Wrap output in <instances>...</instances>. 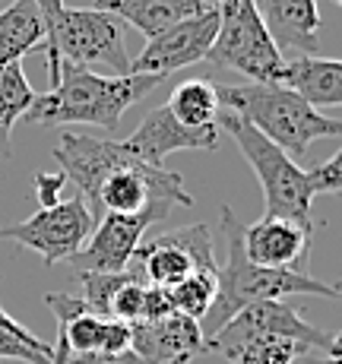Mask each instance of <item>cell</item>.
<instances>
[{
  "mask_svg": "<svg viewBox=\"0 0 342 364\" xmlns=\"http://www.w3.org/2000/svg\"><path fill=\"white\" fill-rule=\"evenodd\" d=\"M263 26L276 48L295 58H314L320 51V6L317 0H254Z\"/></svg>",
  "mask_w": 342,
  "mask_h": 364,
  "instance_id": "obj_16",
  "label": "cell"
},
{
  "mask_svg": "<svg viewBox=\"0 0 342 364\" xmlns=\"http://www.w3.org/2000/svg\"><path fill=\"white\" fill-rule=\"evenodd\" d=\"M333 291H336V301H342V279H339L336 285H333Z\"/></svg>",
  "mask_w": 342,
  "mask_h": 364,
  "instance_id": "obj_36",
  "label": "cell"
},
{
  "mask_svg": "<svg viewBox=\"0 0 342 364\" xmlns=\"http://www.w3.org/2000/svg\"><path fill=\"white\" fill-rule=\"evenodd\" d=\"M10 4H13V0H10Z\"/></svg>",
  "mask_w": 342,
  "mask_h": 364,
  "instance_id": "obj_39",
  "label": "cell"
},
{
  "mask_svg": "<svg viewBox=\"0 0 342 364\" xmlns=\"http://www.w3.org/2000/svg\"><path fill=\"white\" fill-rule=\"evenodd\" d=\"M54 352H51V364H70V348H67V339L64 333L58 330V342H54Z\"/></svg>",
  "mask_w": 342,
  "mask_h": 364,
  "instance_id": "obj_33",
  "label": "cell"
},
{
  "mask_svg": "<svg viewBox=\"0 0 342 364\" xmlns=\"http://www.w3.org/2000/svg\"><path fill=\"white\" fill-rule=\"evenodd\" d=\"M70 348V364H130V323L92 314L67 291L45 295Z\"/></svg>",
  "mask_w": 342,
  "mask_h": 364,
  "instance_id": "obj_8",
  "label": "cell"
},
{
  "mask_svg": "<svg viewBox=\"0 0 342 364\" xmlns=\"http://www.w3.org/2000/svg\"><path fill=\"white\" fill-rule=\"evenodd\" d=\"M171 364H191V358H174Z\"/></svg>",
  "mask_w": 342,
  "mask_h": 364,
  "instance_id": "obj_37",
  "label": "cell"
},
{
  "mask_svg": "<svg viewBox=\"0 0 342 364\" xmlns=\"http://www.w3.org/2000/svg\"><path fill=\"white\" fill-rule=\"evenodd\" d=\"M320 355H326V358H333V361H339L342 358V333L336 336H330V342H326V348Z\"/></svg>",
  "mask_w": 342,
  "mask_h": 364,
  "instance_id": "obj_34",
  "label": "cell"
},
{
  "mask_svg": "<svg viewBox=\"0 0 342 364\" xmlns=\"http://www.w3.org/2000/svg\"><path fill=\"white\" fill-rule=\"evenodd\" d=\"M32 4L35 6H38V13H41V16H45V26H48V29H51V26H54V19H58L60 16V10H64V0H32Z\"/></svg>",
  "mask_w": 342,
  "mask_h": 364,
  "instance_id": "obj_32",
  "label": "cell"
},
{
  "mask_svg": "<svg viewBox=\"0 0 342 364\" xmlns=\"http://www.w3.org/2000/svg\"><path fill=\"white\" fill-rule=\"evenodd\" d=\"M215 127L225 130L228 136L238 143L241 156L247 159V165L254 168L257 181L263 191V206L267 215L273 219H289L301 228H311V206H314V191L308 184V171L301 165H295V159H289L279 146L269 143L263 133H257L247 121H241L232 111H222L215 117Z\"/></svg>",
  "mask_w": 342,
  "mask_h": 364,
  "instance_id": "obj_5",
  "label": "cell"
},
{
  "mask_svg": "<svg viewBox=\"0 0 342 364\" xmlns=\"http://www.w3.org/2000/svg\"><path fill=\"white\" fill-rule=\"evenodd\" d=\"M54 162L60 168L58 171L64 174L70 184L76 187V197L86 200L89 213L95 215L99 222V191L102 184L121 168H137L143 165L134 152L127 149V143H117V139H102V136H89V133L80 130H64L58 136L51 149Z\"/></svg>",
  "mask_w": 342,
  "mask_h": 364,
  "instance_id": "obj_10",
  "label": "cell"
},
{
  "mask_svg": "<svg viewBox=\"0 0 342 364\" xmlns=\"http://www.w3.org/2000/svg\"><path fill=\"white\" fill-rule=\"evenodd\" d=\"M169 76H105L60 60L58 86L45 95H35L23 121L38 127H60V124H95L105 130H117L127 108L159 89Z\"/></svg>",
  "mask_w": 342,
  "mask_h": 364,
  "instance_id": "obj_1",
  "label": "cell"
},
{
  "mask_svg": "<svg viewBox=\"0 0 342 364\" xmlns=\"http://www.w3.org/2000/svg\"><path fill=\"white\" fill-rule=\"evenodd\" d=\"M165 108H169V114L181 127H191V130L215 127V117L222 114L219 95H215V82H209V80L178 82V86L171 89L169 102H165Z\"/></svg>",
  "mask_w": 342,
  "mask_h": 364,
  "instance_id": "obj_21",
  "label": "cell"
},
{
  "mask_svg": "<svg viewBox=\"0 0 342 364\" xmlns=\"http://www.w3.org/2000/svg\"><path fill=\"white\" fill-rule=\"evenodd\" d=\"M169 291H171V301H174V311L200 323V320L209 314V307L215 304V291H219V285H215V276L191 272L184 282H178Z\"/></svg>",
  "mask_w": 342,
  "mask_h": 364,
  "instance_id": "obj_24",
  "label": "cell"
},
{
  "mask_svg": "<svg viewBox=\"0 0 342 364\" xmlns=\"http://www.w3.org/2000/svg\"><path fill=\"white\" fill-rule=\"evenodd\" d=\"M95 232V215L89 213L86 200H60L51 209H38L29 219L16 225L0 228V241H13L19 247H29L41 257L48 266L60 260H73L86 247L89 235Z\"/></svg>",
  "mask_w": 342,
  "mask_h": 364,
  "instance_id": "obj_9",
  "label": "cell"
},
{
  "mask_svg": "<svg viewBox=\"0 0 342 364\" xmlns=\"http://www.w3.org/2000/svg\"><path fill=\"white\" fill-rule=\"evenodd\" d=\"M171 237L187 250V257L193 260L197 272H206V276H219V260H215L213 235H209V228H206V225H184V228H174Z\"/></svg>",
  "mask_w": 342,
  "mask_h": 364,
  "instance_id": "obj_27",
  "label": "cell"
},
{
  "mask_svg": "<svg viewBox=\"0 0 342 364\" xmlns=\"http://www.w3.org/2000/svg\"><path fill=\"white\" fill-rule=\"evenodd\" d=\"M48 54V76H51V89L58 86L60 60L82 70L105 76H130L134 73V60H130L127 48H124V32L111 13H102L95 6H64L54 26L48 29L45 41Z\"/></svg>",
  "mask_w": 342,
  "mask_h": 364,
  "instance_id": "obj_4",
  "label": "cell"
},
{
  "mask_svg": "<svg viewBox=\"0 0 342 364\" xmlns=\"http://www.w3.org/2000/svg\"><path fill=\"white\" fill-rule=\"evenodd\" d=\"M215 95H219L222 111H232L241 121H247L289 159H301L317 139L342 136V121L320 114L298 92L279 86V82L215 86Z\"/></svg>",
  "mask_w": 342,
  "mask_h": 364,
  "instance_id": "obj_3",
  "label": "cell"
},
{
  "mask_svg": "<svg viewBox=\"0 0 342 364\" xmlns=\"http://www.w3.org/2000/svg\"><path fill=\"white\" fill-rule=\"evenodd\" d=\"M174 311V301L169 289H156V285H146V298H143V320L139 323H156V320L171 317Z\"/></svg>",
  "mask_w": 342,
  "mask_h": 364,
  "instance_id": "obj_30",
  "label": "cell"
},
{
  "mask_svg": "<svg viewBox=\"0 0 342 364\" xmlns=\"http://www.w3.org/2000/svg\"><path fill=\"white\" fill-rule=\"evenodd\" d=\"M257 339H292L311 352H324L330 336L311 326L301 317V311H295L285 301H254V304L241 307L222 330L209 336L203 342V352H215L225 361H232L244 346Z\"/></svg>",
  "mask_w": 342,
  "mask_h": 364,
  "instance_id": "obj_7",
  "label": "cell"
},
{
  "mask_svg": "<svg viewBox=\"0 0 342 364\" xmlns=\"http://www.w3.org/2000/svg\"><path fill=\"white\" fill-rule=\"evenodd\" d=\"M215 35H219V10L209 6V10L197 13V16L184 19V23L171 26L169 32L146 41L143 54L134 60V73L171 76L184 67L200 64L213 51Z\"/></svg>",
  "mask_w": 342,
  "mask_h": 364,
  "instance_id": "obj_11",
  "label": "cell"
},
{
  "mask_svg": "<svg viewBox=\"0 0 342 364\" xmlns=\"http://www.w3.org/2000/svg\"><path fill=\"white\" fill-rule=\"evenodd\" d=\"M279 86L298 92L311 108H342V60L333 58H292L285 60Z\"/></svg>",
  "mask_w": 342,
  "mask_h": 364,
  "instance_id": "obj_17",
  "label": "cell"
},
{
  "mask_svg": "<svg viewBox=\"0 0 342 364\" xmlns=\"http://www.w3.org/2000/svg\"><path fill=\"white\" fill-rule=\"evenodd\" d=\"M203 330L197 320L171 314L156 323H130V364H171L203 352Z\"/></svg>",
  "mask_w": 342,
  "mask_h": 364,
  "instance_id": "obj_14",
  "label": "cell"
},
{
  "mask_svg": "<svg viewBox=\"0 0 342 364\" xmlns=\"http://www.w3.org/2000/svg\"><path fill=\"white\" fill-rule=\"evenodd\" d=\"M41 41H48V26L38 6L32 0H13L0 13V67L19 64Z\"/></svg>",
  "mask_w": 342,
  "mask_h": 364,
  "instance_id": "obj_20",
  "label": "cell"
},
{
  "mask_svg": "<svg viewBox=\"0 0 342 364\" xmlns=\"http://www.w3.org/2000/svg\"><path fill=\"white\" fill-rule=\"evenodd\" d=\"M64 184H67V178H64L60 171H41V174H35L32 187H35V200H38V209L58 206Z\"/></svg>",
  "mask_w": 342,
  "mask_h": 364,
  "instance_id": "obj_31",
  "label": "cell"
},
{
  "mask_svg": "<svg viewBox=\"0 0 342 364\" xmlns=\"http://www.w3.org/2000/svg\"><path fill=\"white\" fill-rule=\"evenodd\" d=\"M295 364H342V358L333 361V358H326V355H320V352H304Z\"/></svg>",
  "mask_w": 342,
  "mask_h": 364,
  "instance_id": "obj_35",
  "label": "cell"
},
{
  "mask_svg": "<svg viewBox=\"0 0 342 364\" xmlns=\"http://www.w3.org/2000/svg\"><path fill=\"white\" fill-rule=\"evenodd\" d=\"M134 260L139 263L137 272L146 285H156V289H174L178 282H184L191 272H197L193 260L187 257V250L181 247L171 237V232L152 237V241H143L137 247Z\"/></svg>",
  "mask_w": 342,
  "mask_h": 364,
  "instance_id": "obj_19",
  "label": "cell"
},
{
  "mask_svg": "<svg viewBox=\"0 0 342 364\" xmlns=\"http://www.w3.org/2000/svg\"><path fill=\"white\" fill-rule=\"evenodd\" d=\"M137 276V269L130 266L127 272H80L82 279V304L99 317H111V301L121 291V285H127Z\"/></svg>",
  "mask_w": 342,
  "mask_h": 364,
  "instance_id": "obj_25",
  "label": "cell"
},
{
  "mask_svg": "<svg viewBox=\"0 0 342 364\" xmlns=\"http://www.w3.org/2000/svg\"><path fill=\"white\" fill-rule=\"evenodd\" d=\"M311 228H301L289 219L263 215L254 225H244V257L263 269H298L308 257Z\"/></svg>",
  "mask_w": 342,
  "mask_h": 364,
  "instance_id": "obj_15",
  "label": "cell"
},
{
  "mask_svg": "<svg viewBox=\"0 0 342 364\" xmlns=\"http://www.w3.org/2000/svg\"><path fill=\"white\" fill-rule=\"evenodd\" d=\"M222 241H225V263H219L215 276V304L206 314L203 339L228 323L241 307L254 301H285L289 295H317V298H336L333 285L320 282L298 269H263L244 257V222L232 213V206L222 203Z\"/></svg>",
  "mask_w": 342,
  "mask_h": 364,
  "instance_id": "obj_2",
  "label": "cell"
},
{
  "mask_svg": "<svg viewBox=\"0 0 342 364\" xmlns=\"http://www.w3.org/2000/svg\"><path fill=\"white\" fill-rule=\"evenodd\" d=\"M51 352H54L51 342H41L38 336H32L19 320H13L10 314L0 307V358L51 364Z\"/></svg>",
  "mask_w": 342,
  "mask_h": 364,
  "instance_id": "obj_23",
  "label": "cell"
},
{
  "mask_svg": "<svg viewBox=\"0 0 342 364\" xmlns=\"http://www.w3.org/2000/svg\"><path fill=\"white\" fill-rule=\"evenodd\" d=\"M143 298H146V282L137 272L127 285H121V291H117L114 301H111V320L139 323V320H143Z\"/></svg>",
  "mask_w": 342,
  "mask_h": 364,
  "instance_id": "obj_28",
  "label": "cell"
},
{
  "mask_svg": "<svg viewBox=\"0 0 342 364\" xmlns=\"http://www.w3.org/2000/svg\"><path fill=\"white\" fill-rule=\"evenodd\" d=\"M95 10L121 16L146 38H156L171 26L209 10V0H95Z\"/></svg>",
  "mask_w": 342,
  "mask_h": 364,
  "instance_id": "obj_18",
  "label": "cell"
},
{
  "mask_svg": "<svg viewBox=\"0 0 342 364\" xmlns=\"http://www.w3.org/2000/svg\"><path fill=\"white\" fill-rule=\"evenodd\" d=\"M35 99L29 80H26L23 60L0 67V162L10 159V133L16 121H23Z\"/></svg>",
  "mask_w": 342,
  "mask_h": 364,
  "instance_id": "obj_22",
  "label": "cell"
},
{
  "mask_svg": "<svg viewBox=\"0 0 342 364\" xmlns=\"http://www.w3.org/2000/svg\"><path fill=\"white\" fill-rule=\"evenodd\" d=\"M219 35L209 51V64L247 76V82H279L285 58L269 38L254 0H215Z\"/></svg>",
  "mask_w": 342,
  "mask_h": 364,
  "instance_id": "obj_6",
  "label": "cell"
},
{
  "mask_svg": "<svg viewBox=\"0 0 342 364\" xmlns=\"http://www.w3.org/2000/svg\"><path fill=\"white\" fill-rule=\"evenodd\" d=\"M333 4H336V6H342V0H333Z\"/></svg>",
  "mask_w": 342,
  "mask_h": 364,
  "instance_id": "obj_38",
  "label": "cell"
},
{
  "mask_svg": "<svg viewBox=\"0 0 342 364\" xmlns=\"http://www.w3.org/2000/svg\"><path fill=\"white\" fill-rule=\"evenodd\" d=\"M308 184H311L314 197H317V193H342V149L336 156L326 159V162L311 168Z\"/></svg>",
  "mask_w": 342,
  "mask_h": 364,
  "instance_id": "obj_29",
  "label": "cell"
},
{
  "mask_svg": "<svg viewBox=\"0 0 342 364\" xmlns=\"http://www.w3.org/2000/svg\"><path fill=\"white\" fill-rule=\"evenodd\" d=\"M124 143H127V149L134 152L143 165L165 168V159H169L171 152L215 149V146H219V127H200V130L181 127L169 114V108L159 105L156 111H149V114L143 117V124H139Z\"/></svg>",
  "mask_w": 342,
  "mask_h": 364,
  "instance_id": "obj_13",
  "label": "cell"
},
{
  "mask_svg": "<svg viewBox=\"0 0 342 364\" xmlns=\"http://www.w3.org/2000/svg\"><path fill=\"white\" fill-rule=\"evenodd\" d=\"M169 209H146L139 215H111L105 213L95 222V232L89 235L86 247L73 257L80 272H127L137 257V247L143 244V235L152 222L165 219Z\"/></svg>",
  "mask_w": 342,
  "mask_h": 364,
  "instance_id": "obj_12",
  "label": "cell"
},
{
  "mask_svg": "<svg viewBox=\"0 0 342 364\" xmlns=\"http://www.w3.org/2000/svg\"><path fill=\"white\" fill-rule=\"evenodd\" d=\"M304 352H311V348L292 339H257L244 346L228 364H295Z\"/></svg>",
  "mask_w": 342,
  "mask_h": 364,
  "instance_id": "obj_26",
  "label": "cell"
}]
</instances>
